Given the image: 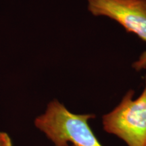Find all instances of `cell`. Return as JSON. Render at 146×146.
I'll return each mask as SVG.
<instances>
[{
	"label": "cell",
	"mask_w": 146,
	"mask_h": 146,
	"mask_svg": "<svg viewBox=\"0 0 146 146\" xmlns=\"http://www.w3.org/2000/svg\"><path fill=\"white\" fill-rule=\"evenodd\" d=\"M94 118L93 114H74L54 100L35 118V125L54 146H103L89 127V120Z\"/></svg>",
	"instance_id": "obj_1"
},
{
	"label": "cell",
	"mask_w": 146,
	"mask_h": 146,
	"mask_svg": "<svg viewBox=\"0 0 146 146\" xmlns=\"http://www.w3.org/2000/svg\"><path fill=\"white\" fill-rule=\"evenodd\" d=\"M134 94L132 89L128 91L120 103L102 116V126L127 146H146V76L141 94L133 100Z\"/></svg>",
	"instance_id": "obj_2"
},
{
	"label": "cell",
	"mask_w": 146,
	"mask_h": 146,
	"mask_svg": "<svg viewBox=\"0 0 146 146\" xmlns=\"http://www.w3.org/2000/svg\"><path fill=\"white\" fill-rule=\"evenodd\" d=\"M94 16H104L135 34L146 44V0H86ZM136 71L146 69V50L132 65Z\"/></svg>",
	"instance_id": "obj_3"
},
{
	"label": "cell",
	"mask_w": 146,
	"mask_h": 146,
	"mask_svg": "<svg viewBox=\"0 0 146 146\" xmlns=\"http://www.w3.org/2000/svg\"><path fill=\"white\" fill-rule=\"evenodd\" d=\"M0 146H12V140L6 133L0 131Z\"/></svg>",
	"instance_id": "obj_4"
},
{
	"label": "cell",
	"mask_w": 146,
	"mask_h": 146,
	"mask_svg": "<svg viewBox=\"0 0 146 146\" xmlns=\"http://www.w3.org/2000/svg\"><path fill=\"white\" fill-rule=\"evenodd\" d=\"M69 146H75V145H70Z\"/></svg>",
	"instance_id": "obj_5"
}]
</instances>
